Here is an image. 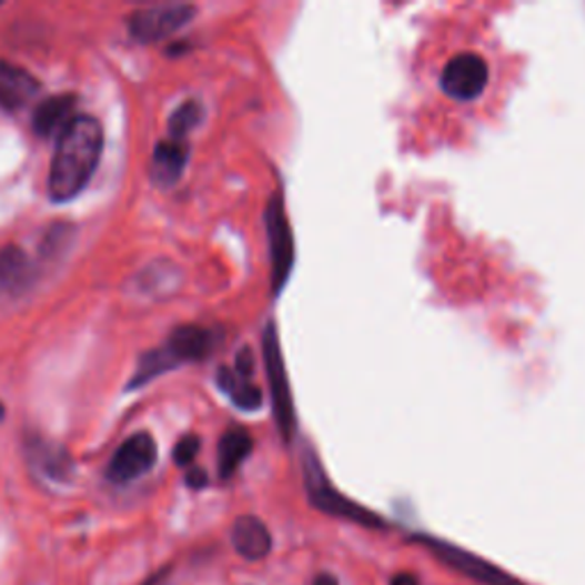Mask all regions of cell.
Returning a JSON list of instances; mask_svg holds the SVG:
<instances>
[{
  "instance_id": "cell-1",
  "label": "cell",
  "mask_w": 585,
  "mask_h": 585,
  "mask_svg": "<svg viewBox=\"0 0 585 585\" xmlns=\"http://www.w3.org/2000/svg\"><path fill=\"white\" fill-rule=\"evenodd\" d=\"M103 153V129L90 114H75L58 135L49 172L51 200L62 204L81 194Z\"/></svg>"
},
{
  "instance_id": "cell-2",
  "label": "cell",
  "mask_w": 585,
  "mask_h": 585,
  "mask_svg": "<svg viewBox=\"0 0 585 585\" xmlns=\"http://www.w3.org/2000/svg\"><path fill=\"white\" fill-rule=\"evenodd\" d=\"M215 345H218V334L213 330L200 325H181L170 334L163 347L151 350V353H147L140 360L138 371L129 386L131 389L142 386L149 380L159 377L161 373L176 369L179 364L185 362H204L206 357L213 355Z\"/></svg>"
},
{
  "instance_id": "cell-3",
  "label": "cell",
  "mask_w": 585,
  "mask_h": 585,
  "mask_svg": "<svg viewBox=\"0 0 585 585\" xmlns=\"http://www.w3.org/2000/svg\"><path fill=\"white\" fill-rule=\"evenodd\" d=\"M263 360H265L272 405H275V416H278L282 440L291 442L295 435V407H293V396H291L289 375H286L284 360H282L275 323H268V330L263 332Z\"/></svg>"
},
{
  "instance_id": "cell-4",
  "label": "cell",
  "mask_w": 585,
  "mask_h": 585,
  "mask_svg": "<svg viewBox=\"0 0 585 585\" xmlns=\"http://www.w3.org/2000/svg\"><path fill=\"white\" fill-rule=\"evenodd\" d=\"M265 231L270 241V263H272V295H280L286 286L289 275L295 263L293 231L286 218L282 194H275L265 209Z\"/></svg>"
},
{
  "instance_id": "cell-5",
  "label": "cell",
  "mask_w": 585,
  "mask_h": 585,
  "mask_svg": "<svg viewBox=\"0 0 585 585\" xmlns=\"http://www.w3.org/2000/svg\"><path fill=\"white\" fill-rule=\"evenodd\" d=\"M304 474H306V490H309V498L311 503L316 505L319 511L334 515V517H343L350 522H357L362 526H371V528H382L384 522L373 515L371 511L362 508V505L353 503L350 498L341 496L339 492H334L330 487V483L323 476V470L319 466V462L314 460V455L306 457V466H304Z\"/></svg>"
},
{
  "instance_id": "cell-6",
  "label": "cell",
  "mask_w": 585,
  "mask_h": 585,
  "mask_svg": "<svg viewBox=\"0 0 585 585\" xmlns=\"http://www.w3.org/2000/svg\"><path fill=\"white\" fill-rule=\"evenodd\" d=\"M194 12H198V8L185 6V3L142 8L129 17V30L135 42L153 44V42H161V39L179 32L183 26H188Z\"/></svg>"
},
{
  "instance_id": "cell-7",
  "label": "cell",
  "mask_w": 585,
  "mask_h": 585,
  "mask_svg": "<svg viewBox=\"0 0 585 585\" xmlns=\"http://www.w3.org/2000/svg\"><path fill=\"white\" fill-rule=\"evenodd\" d=\"M155 460H159V446L149 433H138L129 437L108 466V478L112 483H131L153 470Z\"/></svg>"
},
{
  "instance_id": "cell-8",
  "label": "cell",
  "mask_w": 585,
  "mask_h": 585,
  "mask_svg": "<svg viewBox=\"0 0 585 585\" xmlns=\"http://www.w3.org/2000/svg\"><path fill=\"white\" fill-rule=\"evenodd\" d=\"M487 64L476 53L455 56L442 73V90L455 101H472L487 85Z\"/></svg>"
},
{
  "instance_id": "cell-9",
  "label": "cell",
  "mask_w": 585,
  "mask_h": 585,
  "mask_svg": "<svg viewBox=\"0 0 585 585\" xmlns=\"http://www.w3.org/2000/svg\"><path fill=\"white\" fill-rule=\"evenodd\" d=\"M421 542L425 544L427 549H433L437 554L440 561H444L446 565L455 567L457 572L466 574L470 578L483 583V585H524L520 583L517 578H513L508 572L498 569L496 565L474 556V554H466L457 547H453V544H446V542H440V539H431V537H421Z\"/></svg>"
},
{
  "instance_id": "cell-10",
  "label": "cell",
  "mask_w": 585,
  "mask_h": 585,
  "mask_svg": "<svg viewBox=\"0 0 585 585\" xmlns=\"http://www.w3.org/2000/svg\"><path fill=\"white\" fill-rule=\"evenodd\" d=\"M39 90H42V85L30 71L0 58V110H23Z\"/></svg>"
},
{
  "instance_id": "cell-11",
  "label": "cell",
  "mask_w": 585,
  "mask_h": 585,
  "mask_svg": "<svg viewBox=\"0 0 585 585\" xmlns=\"http://www.w3.org/2000/svg\"><path fill=\"white\" fill-rule=\"evenodd\" d=\"M188 155L190 151L183 140H163L155 144L149 168L151 181L161 188H172L185 172Z\"/></svg>"
},
{
  "instance_id": "cell-12",
  "label": "cell",
  "mask_w": 585,
  "mask_h": 585,
  "mask_svg": "<svg viewBox=\"0 0 585 585\" xmlns=\"http://www.w3.org/2000/svg\"><path fill=\"white\" fill-rule=\"evenodd\" d=\"M73 108H75V97L71 94H58L44 99L32 112V131L39 138L60 135L75 117Z\"/></svg>"
},
{
  "instance_id": "cell-13",
  "label": "cell",
  "mask_w": 585,
  "mask_h": 585,
  "mask_svg": "<svg viewBox=\"0 0 585 585\" xmlns=\"http://www.w3.org/2000/svg\"><path fill=\"white\" fill-rule=\"evenodd\" d=\"M231 542L245 561H261L272 549L268 526L259 517H239L231 528Z\"/></svg>"
},
{
  "instance_id": "cell-14",
  "label": "cell",
  "mask_w": 585,
  "mask_h": 585,
  "mask_svg": "<svg viewBox=\"0 0 585 585\" xmlns=\"http://www.w3.org/2000/svg\"><path fill=\"white\" fill-rule=\"evenodd\" d=\"M32 280L34 265L21 248L8 245L0 250V286L10 293H21L32 284Z\"/></svg>"
},
{
  "instance_id": "cell-15",
  "label": "cell",
  "mask_w": 585,
  "mask_h": 585,
  "mask_svg": "<svg viewBox=\"0 0 585 585\" xmlns=\"http://www.w3.org/2000/svg\"><path fill=\"white\" fill-rule=\"evenodd\" d=\"M254 442L245 427H229L218 444V470L222 478H231L250 457Z\"/></svg>"
},
{
  "instance_id": "cell-16",
  "label": "cell",
  "mask_w": 585,
  "mask_h": 585,
  "mask_svg": "<svg viewBox=\"0 0 585 585\" xmlns=\"http://www.w3.org/2000/svg\"><path fill=\"white\" fill-rule=\"evenodd\" d=\"M218 386L222 389V392L231 399V403L245 410V412H254L261 407L263 403V392L259 386H254L250 380H243L236 375V371L229 369V366H222L218 371Z\"/></svg>"
},
{
  "instance_id": "cell-17",
  "label": "cell",
  "mask_w": 585,
  "mask_h": 585,
  "mask_svg": "<svg viewBox=\"0 0 585 585\" xmlns=\"http://www.w3.org/2000/svg\"><path fill=\"white\" fill-rule=\"evenodd\" d=\"M202 120H204V108L198 101H185L170 117L168 122L170 140H183L192 129L200 127Z\"/></svg>"
},
{
  "instance_id": "cell-18",
  "label": "cell",
  "mask_w": 585,
  "mask_h": 585,
  "mask_svg": "<svg viewBox=\"0 0 585 585\" xmlns=\"http://www.w3.org/2000/svg\"><path fill=\"white\" fill-rule=\"evenodd\" d=\"M200 446H202L200 437H194V435L183 437V440L176 444V448H174V462H176L179 466H188V464H192L194 457H198V453H200Z\"/></svg>"
},
{
  "instance_id": "cell-19",
  "label": "cell",
  "mask_w": 585,
  "mask_h": 585,
  "mask_svg": "<svg viewBox=\"0 0 585 585\" xmlns=\"http://www.w3.org/2000/svg\"><path fill=\"white\" fill-rule=\"evenodd\" d=\"M236 375L243 377V380H252L254 375V357H252V350L250 347H243L241 353L236 355Z\"/></svg>"
},
{
  "instance_id": "cell-20",
  "label": "cell",
  "mask_w": 585,
  "mask_h": 585,
  "mask_svg": "<svg viewBox=\"0 0 585 585\" xmlns=\"http://www.w3.org/2000/svg\"><path fill=\"white\" fill-rule=\"evenodd\" d=\"M185 483H188L192 490H202V487H206V483H209V476H206V472H204V470H198V466H194V470H190V472H188V476H185Z\"/></svg>"
},
{
  "instance_id": "cell-21",
  "label": "cell",
  "mask_w": 585,
  "mask_h": 585,
  "mask_svg": "<svg viewBox=\"0 0 585 585\" xmlns=\"http://www.w3.org/2000/svg\"><path fill=\"white\" fill-rule=\"evenodd\" d=\"M389 585H418V581L414 574H399Z\"/></svg>"
},
{
  "instance_id": "cell-22",
  "label": "cell",
  "mask_w": 585,
  "mask_h": 585,
  "mask_svg": "<svg viewBox=\"0 0 585 585\" xmlns=\"http://www.w3.org/2000/svg\"><path fill=\"white\" fill-rule=\"evenodd\" d=\"M314 585H339V581L334 576H330V574H321V576H316Z\"/></svg>"
},
{
  "instance_id": "cell-23",
  "label": "cell",
  "mask_w": 585,
  "mask_h": 585,
  "mask_svg": "<svg viewBox=\"0 0 585 585\" xmlns=\"http://www.w3.org/2000/svg\"><path fill=\"white\" fill-rule=\"evenodd\" d=\"M3 416H6V407H3V403H0V421H3Z\"/></svg>"
}]
</instances>
